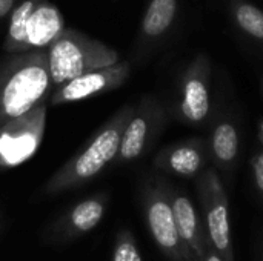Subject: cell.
Returning <instances> with one entry per match:
<instances>
[{"mask_svg": "<svg viewBox=\"0 0 263 261\" xmlns=\"http://www.w3.org/2000/svg\"><path fill=\"white\" fill-rule=\"evenodd\" d=\"M52 91L48 51L14 52L0 66V126L48 102Z\"/></svg>", "mask_w": 263, "mask_h": 261, "instance_id": "cell-1", "label": "cell"}, {"mask_svg": "<svg viewBox=\"0 0 263 261\" xmlns=\"http://www.w3.org/2000/svg\"><path fill=\"white\" fill-rule=\"evenodd\" d=\"M180 0H151L140 25V43L154 46L162 43L176 28Z\"/></svg>", "mask_w": 263, "mask_h": 261, "instance_id": "cell-15", "label": "cell"}, {"mask_svg": "<svg viewBox=\"0 0 263 261\" xmlns=\"http://www.w3.org/2000/svg\"><path fill=\"white\" fill-rule=\"evenodd\" d=\"M143 212L148 231L171 261H193L179 235L171 205V188L163 182H151L143 191Z\"/></svg>", "mask_w": 263, "mask_h": 261, "instance_id": "cell-7", "label": "cell"}, {"mask_svg": "<svg viewBox=\"0 0 263 261\" xmlns=\"http://www.w3.org/2000/svg\"><path fill=\"white\" fill-rule=\"evenodd\" d=\"M234 29L250 43L263 49V11L250 0H227Z\"/></svg>", "mask_w": 263, "mask_h": 261, "instance_id": "cell-16", "label": "cell"}, {"mask_svg": "<svg viewBox=\"0 0 263 261\" xmlns=\"http://www.w3.org/2000/svg\"><path fill=\"white\" fill-rule=\"evenodd\" d=\"M171 205L176 226L185 249L193 261H202L210 249L206 229L202 226L199 214L191 198L182 191L171 189Z\"/></svg>", "mask_w": 263, "mask_h": 261, "instance_id": "cell-13", "label": "cell"}, {"mask_svg": "<svg viewBox=\"0 0 263 261\" xmlns=\"http://www.w3.org/2000/svg\"><path fill=\"white\" fill-rule=\"evenodd\" d=\"M202 261H225L222 258V255H219L214 249H208V252L205 254V257H203V260Z\"/></svg>", "mask_w": 263, "mask_h": 261, "instance_id": "cell-20", "label": "cell"}, {"mask_svg": "<svg viewBox=\"0 0 263 261\" xmlns=\"http://www.w3.org/2000/svg\"><path fill=\"white\" fill-rule=\"evenodd\" d=\"M65 29L63 15L48 0H25L11 15L3 49L26 52L46 49Z\"/></svg>", "mask_w": 263, "mask_h": 261, "instance_id": "cell-4", "label": "cell"}, {"mask_svg": "<svg viewBox=\"0 0 263 261\" xmlns=\"http://www.w3.org/2000/svg\"><path fill=\"white\" fill-rule=\"evenodd\" d=\"M197 192L205 215V229L210 248L222 255L225 261H234L230 203L216 169L208 168L199 174Z\"/></svg>", "mask_w": 263, "mask_h": 261, "instance_id": "cell-6", "label": "cell"}, {"mask_svg": "<svg viewBox=\"0 0 263 261\" xmlns=\"http://www.w3.org/2000/svg\"><path fill=\"white\" fill-rule=\"evenodd\" d=\"M134 112V106L125 105L109 118L92 140L69 158L43 186L45 195H57L60 192L79 188L99 175L106 165L116 160L122 134Z\"/></svg>", "mask_w": 263, "mask_h": 261, "instance_id": "cell-2", "label": "cell"}, {"mask_svg": "<svg viewBox=\"0 0 263 261\" xmlns=\"http://www.w3.org/2000/svg\"><path fill=\"white\" fill-rule=\"evenodd\" d=\"M166 125V111L154 97H143L122 134L117 163H129L140 158L157 140Z\"/></svg>", "mask_w": 263, "mask_h": 261, "instance_id": "cell-9", "label": "cell"}, {"mask_svg": "<svg viewBox=\"0 0 263 261\" xmlns=\"http://www.w3.org/2000/svg\"><path fill=\"white\" fill-rule=\"evenodd\" d=\"M210 160L223 172H231L236 168L240 154V131L231 115H219L206 137Z\"/></svg>", "mask_w": 263, "mask_h": 261, "instance_id": "cell-14", "label": "cell"}, {"mask_svg": "<svg viewBox=\"0 0 263 261\" xmlns=\"http://www.w3.org/2000/svg\"><path fill=\"white\" fill-rule=\"evenodd\" d=\"M210 162L206 138L193 137L165 146L156 155L154 166L177 177L193 178L203 172Z\"/></svg>", "mask_w": 263, "mask_h": 261, "instance_id": "cell-12", "label": "cell"}, {"mask_svg": "<svg viewBox=\"0 0 263 261\" xmlns=\"http://www.w3.org/2000/svg\"><path fill=\"white\" fill-rule=\"evenodd\" d=\"M46 51L54 88L85 72L119 62V54L112 48L68 28L60 32Z\"/></svg>", "mask_w": 263, "mask_h": 261, "instance_id": "cell-3", "label": "cell"}, {"mask_svg": "<svg viewBox=\"0 0 263 261\" xmlns=\"http://www.w3.org/2000/svg\"><path fill=\"white\" fill-rule=\"evenodd\" d=\"M129 75H131L129 62H117L114 65L85 72L54 88L48 100V105L60 106L65 103L85 100L96 94L117 89L129 78Z\"/></svg>", "mask_w": 263, "mask_h": 261, "instance_id": "cell-10", "label": "cell"}, {"mask_svg": "<svg viewBox=\"0 0 263 261\" xmlns=\"http://www.w3.org/2000/svg\"><path fill=\"white\" fill-rule=\"evenodd\" d=\"M251 172L256 191L263 198V149H259L251 157Z\"/></svg>", "mask_w": 263, "mask_h": 261, "instance_id": "cell-18", "label": "cell"}, {"mask_svg": "<svg viewBox=\"0 0 263 261\" xmlns=\"http://www.w3.org/2000/svg\"><path fill=\"white\" fill-rule=\"evenodd\" d=\"M211 60L199 52L180 72L173 114L186 126L203 128L211 122Z\"/></svg>", "mask_w": 263, "mask_h": 261, "instance_id": "cell-5", "label": "cell"}, {"mask_svg": "<svg viewBox=\"0 0 263 261\" xmlns=\"http://www.w3.org/2000/svg\"><path fill=\"white\" fill-rule=\"evenodd\" d=\"M111 261H143L137 242L131 231L128 229L119 231L116 242H114Z\"/></svg>", "mask_w": 263, "mask_h": 261, "instance_id": "cell-17", "label": "cell"}, {"mask_svg": "<svg viewBox=\"0 0 263 261\" xmlns=\"http://www.w3.org/2000/svg\"><path fill=\"white\" fill-rule=\"evenodd\" d=\"M106 206V194H99L79 202L46 229L45 240L48 243L63 245L85 235L102 222Z\"/></svg>", "mask_w": 263, "mask_h": 261, "instance_id": "cell-11", "label": "cell"}, {"mask_svg": "<svg viewBox=\"0 0 263 261\" xmlns=\"http://www.w3.org/2000/svg\"><path fill=\"white\" fill-rule=\"evenodd\" d=\"M48 102L11 118L0 126V168H14L29 160L39 149L46 126Z\"/></svg>", "mask_w": 263, "mask_h": 261, "instance_id": "cell-8", "label": "cell"}, {"mask_svg": "<svg viewBox=\"0 0 263 261\" xmlns=\"http://www.w3.org/2000/svg\"><path fill=\"white\" fill-rule=\"evenodd\" d=\"M14 6V0H0V18L8 15Z\"/></svg>", "mask_w": 263, "mask_h": 261, "instance_id": "cell-19", "label": "cell"}, {"mask_svg": "<svg viewBox=\"0 0 263 261\" xmlns=\"http://www.w3.org/2000/svg\"><path fill=\"white\" fill-rule=\"evenodd\" d=\"M260 88H262V94H263V75H262V80H260Z\"/></svg>", "mask_w": 263, "mask_h": 261, "instance_id": "cell-21", "label": "cell"}, {"mask_svg": "<svg viewBox=\"0 0 263 261\" xmlns=\"http://www.w3.org/2000/svg\"><path fill=\"white\" fill-rule=\"evenodd\" d=\"M0 231H2V214H0Z\"/></svg>", "mask_w": 263, "mask_h": 261, "instance_id": "cell-22", "label": "cell"}]
</instances>
